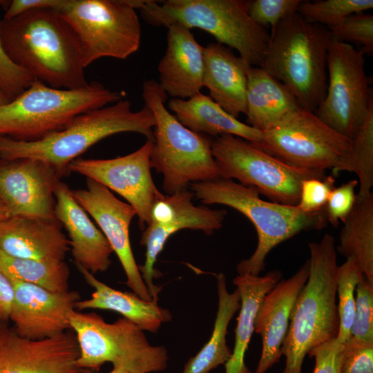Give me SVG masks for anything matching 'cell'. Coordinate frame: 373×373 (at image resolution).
<instances>
[{"label":"cell","mask_w":373,"mask_h":373,"mask_svg":"<svg viewBox=\"0 0 373 373\" xmlns=\"http://www.w3.org/2000/svg\"><path fill=\"white\" fill-rule=\"evenodd\" d=\"M0 37L10 59L35 79L60 89L88 84L79 42L59 10L37 8L2 19Z\"/></svg>","instance_id":"cell-1"},{"label":"cell","mask_w":373,"mask_h":373,"mask_svg":"<svg viewBox=\"0 0 373 373\" xmlns=\"http://www.w3.org/2000/svg\"><path fill=\"white\" fill-rule=\"evenodd\" d=\"M308 247L309 276L295 302L281 347L285 356L282 373H302L306 355L338 333L334 238L325 233Z\"/></svg>","instance_id":"cell-2"},{"label":"cell","mask_w":373,"mask_h":373,"mask_svg":"<svg viewBox=\"0 0 373 373\" xmlns=\"http://www.w3.org/2000/svg\"><path fill=\"white\" fill-rule=\"evenodd\" d=\"M155 126L154 115L148 106L133 111L131 102L123 98L82 113L64 129L37 141H17L0 136V158L41 160L55 166L64 176L70 173L68 166L73 160L104 138L133 132L153 139Z\"/></svg>","instance_id":"cell-3"},{"label":"cell","mask_w":373,"mask_h":373,"mask_svg":"<svg viewBox=\"0 0 373 373\" xmlns=\"http://www.w3.org/2000/svg\"><path fill=\"white\" fill-rule=\"evenodd\" d=\"M332 36L298 12L271 31L262 68L282 83L303 108L314 112L327 86V61Z\"/></svg>","instance_id":"cell-4"},{"label":"cell","mask_w":373,"mask_h":373,"mask_svg":"<svg viewBox=\"0 0 373 373\" xmlns=\"http://www.w3.org/2000/svg\"><path fill=\"white\" fill-rule=\"evenodd\" d=\"M249 0L138 1L143 19L156 27L179 23L199 28L235 49L250 66L262 67L270 35L249 16Z\"/></svg>","instance_id":"cell-5"},{"label":"cell","mask_w":373,"mask_h":373,"mask_svg":"<svg viewBox=\"0 0 373 373\" xmlns=\"http://www.w3.org/2000/svg\"><path fill=\"white\" fill-rule=\"evenodd\" d=\"M191 191L204 204H223L245 215L258 235L252 255L236 266L238 275L258 276L265 269L269 252L302 231L321 229L327 223L325 211L305 213L296 206L267 202L257 189L233 180L218 178L191 184Z\"/></svg>","instance_id":"cell-6"},{"label":"cell","mask_w":373,"mask_h":373,"mask_svg":"<svg viewBox=\"0 0 373 373\" xmlns=\"http://www.w3.org/2000/svg\"><path fill=\"white\" fill-rule=\"evenodd\" d=\"M166 97L156 80L144 82L142 98L155 119L151 167L162 175L165 193L172 194L190 184L218 179L220 174L212 154L213 139L182 124L166 107Z\"/></svg>","instance_id":"cell-7"},{"label":"cell","mask_w":373,"mask_h":373,"mask_svg":"<svg viewBox=\"0 0 373 373\" xmlns=\"http://www.w3.org/2000/svg\"><path fill=\"white\" fill-rule=\"evenodd\" d=\"M124 91L92 82L81 88L60 89L35 79L8 103L0 106V136L33 142L64 129L76 116L114 104Z\"/></svg>","instance_id":"cell-8"},{"label":"cell","mask_w":373,"mask_h":373,"mask_svg":"<svg viewBox=\"0 0 373 373\" xmlns=\"http://www.w3.org/2000/svg\"><path fill=\"white\" fill-rule=\"evenodd\" d=\"M79 346L77 365L99 370L106 363L128 373L161 372L169 359L164 346L150 344L144 331L125 318L107 323L95 312L73 310L68 315Z\"/></svg>","instance_id":"cell-9"},{"label":"cell","mask_w":373,"mask_h":373,"mask_svg":"<svg viewBox=\"0 0 373 373\" xmlns=\"http://www.w3.org/2000/svg\"><path fill=\"white\" fill-rule=\"evenodd\" d=\"M137 0H65L59 10L74 31L85 67L102 57L125 59L140 46Z\"/></svg>","instance_id":"cell-10"},{"label":"cell","mask_w":373,"mask_h":373,"mask_svg":"<svg viewBox=\"0 0 373 373\" xmlns=\"http://www.w3.org/2000/svg\"><path fill=\"white\" fill-rule=\"evenodd\" d=\"M211 150L220 178L255 187L273 202L296 206L302 182L325 177V171L291 166L254 143L232 135L216 137Z\"/></svg>","instance_id":"cell-11"},{"label":"cell","mask_w":373,"mask_h":373,"mask_svg":"<svg viewBox=\"0 0 373 373\" xmlns=\"http://www.w3.org/2000/svg\"><path fill=\"white\" fill-rule=\"evenodd\" d=\"M262 133L258 147L291 166L310 171L333 170L351 146L350 138L301 107Z\"/></svg>","instance_id":"cell-12"},{"label":"cell","mask_w":373,"mask_h":373,"mask_svg":"<svg viewBox=\"0 0 373 373\" xmlns=\"http://www.w3.org/2000/svg\"><path fill=\"white\" fill-rule=\"evenodd\" d=\"M327 69L326 93L314 113L330 128L351 139L373 104L364 54L352 44L332 38Z\"/></svg>","instance_id":"cell-13"},{"label":"cell","mask_w":373,"mask_h":373,"mask_svg":"<svg viewBox=\"0 0 373 373\" xmlns=\"http://www.w3.org/2000/svg\"><path fill=\"white\" fill-rule=\"evenodd\" d=\"M193 196L187 189L172 194L161 193L152 204L149 222L140 240V244L146 247L145 260L138 267L153 302L157 303L160 290L153 282L158 276L155 264L169 238L185 229L211 235L222 227L227 211L196 206Z\"/></svg>","instance_id":"cell-14"},{"label":"cell","mask_w":373,"mask_h":373,"mask_svg":"<svg viewBox=\"0 0 373 373\" xmlns=\"http://www.w3.org/2000/svg\"><path fill=\"white\" fill-rule=\"evenodd\" d=\"M153 139L135 151L112 159L78 157L68 166L74 172L92 179L123 197L135 211L142 230L148 224L152 204L161 192L151 173L150 154Z\"/></svg>","instance_id":"cell-15"},{"label":"cell","mask_w":373,"mask_h":373,"mask_svg":"<svg viewBox=\"0 0 373 373\" xmlns=\"http://www.w3.org/2000/svg\"><path fill=\"white\" fill-rule=\"evenodd\" d=\"M61 177L41 160L0 158V198L10 216L56 219L55 191Z\"/></svg>","instance_id":"cell-16"},{"label":"cell","mask_w":373,"mask_h":373,"mask_svg":"<svg viewBox=\"0 0 373 373\" xmlns=\"http://www.w3.org/2000/svg\"><path fill=\"white\" fill-rule=\"evenodd\" d=\"M71 193L97 223L116 254L126 276L128 287L142 299L153 301L135 260L130 242L129 227L136 216L135 209L117 198L105 186L90 178H86V189L71 190Z\"/></svg>","instance_id":"cell-17"},{"label":"cell","mask_w":373,"mask_h":373,"mask_svg":"<svg viewBox=\"0 0 373 373\" xmlns=\"http://www.w3.org/2000/svg\"><path fill=\"white\" fill-rule=\"evenodd\" d=\"M74 332L31 340L0 323V373H82Z\"/></svg>","instance_id":"cell-18"},{"label":"cell","mask_w":373,"mask_h":373,"mask_svg":"<svg viewBox=\"0 0 373 373\" xmlns=\"http://www.w3.org/2000/svg\"><path fill=\"white\" fill-rule=\"evenodd\" d=\"M11 283L14 298L10 320L19 335L43 340L67 332L68 315L80 300L79 292H56L27 283Z\"/></svg>","instance_id":"cell-19"},{"label":"cell","mask_w":373,"mask_h":373,"mask_svg":"<svg viewBox=\"0 0 373 373\" xmlns=\"http://www.w3.org/2000/svg\"><path fill=\"white\" fill-rule=\"evenodd\" d=\"M309 276L308 260L287 279H281L262 298L254 323L262 352L254 373H266L278 363L295 302Z\"/></svg>","instance_id":"cell-20"},{"label":"cell","mask_w":373,"mask_h":373,"mask_svg":"<svg viewBox=\"0 0 373 373\" xmlns=\"http://www.w3.org/2000/svg\"><path fill=\"white\" fill-rule=\"evenodd\" d=\"M55 198V218L68 232L76 266L93 274L106 271L111 265L110 257L113 251L102 231L90 220L66 184L59 182Z\"/></svg>","instance_id":"cell-21"},{"label":"cell","mask_w":373,"mask_h":373,"mask_svg":"<svg viewBox=\"0 0 373 373\" xmlns=\"http://www.w3.org/2000/svg\"><path fill=\"white\" fill-rule=\"evenodd\" d=\"M167 28V46L158 64L157 82L172 99H186L203 87L204 47L187 27L173 23Z\"/></svg>","instance_id":"cell-22"},{"label":"cell","mask_w":373,"mask_h":373,"mask_svg":"<svg viewBox=\"0 0 373 373\" xmlns=\"http://www.w3.org/2000/svg\"><path fill=\"white\" fill-rule=\"evenodd\" d=\"M57 219L10 216L0 222V250L13 257L64 260L69 240Z\"/></svg>","instance_id":"cell-23"},{"label":"cell","mask_w":373,"mask_h":373,"mask_svg":"<svg viewBox=\"0 0 373 373\" xmlns=\"http://www.w3.org/2000/svg\"><path fill=\"white\" fill-rule=\"evenodd\" d=\"M249 66L221 44L212 42L204 47L203 87L214 102L236 118L241 113L246 115Z\"/></svg>","instance_id":"cell-24"},{"label":"cell","mask_w":373,"mask_h":373,"mask_svg":"<svg viewBox=\"0 0 373 373\" xmlns=\"http://www.w3.org/2000/svg\"><path fill=\"white\" fill-rule=\"evenodd\" d=\"M77 268L94 291L89 298L76 303V310L97 309L113 311L122 314L143 331L152 333L157 332L162 323L171 320L170 311L160 307L157 303L144 300L134 293L113 289L85 269Z\"/></svg>","instance_id":"cell-25"},{"label":"cell","mask_w":373,"mask_h":373,"mask_svg":"<svg viewBox=\"0 0 373 373\" xmlns=\"http://www.w3.org/2000/svg\"><path fill=\"white\" fill-rule=\"evenodd\" d=\"M168 108L182 124L196 133L215 137L232 135L254 144L262 139V132L239 121L201 92L186 99H171Z\"/></svg>","instance_id":"cell-26"},{"label":"cell","mask_w":373,"mask_h":373,"mask_svg":"<svg viewBox=\"0 0 373 373\" xmlns=\"http://www.w3.org/2000/svg\"><path fill=\"white\" fill-rule=\"evenodd\" d=\"M300 108L292 93L263 68L247 70V122L264 132Z\"/></svg>","instance_id":"cell-27"},{"label":"cell","mask_w":373,"mask_h":373,"mask_svg":"<svg viewBox=\"0 0 373 373\" xmlns=\"http://www.w3.org/2000/svg\"><path fill=\"white\" fill-rule=\"evenodd\" d=\"M281 279L280 270H272L265 276L238 275L233 283L240 297L239 315L235 329V343L229 360L224 364L225 373H251L245 363V355L253 333L256 316L264 296Z\"/></svg>","instance_id":"cell-28"},{"label":"cell","mask_w":373,"mask_h":373,"mask_svg":"<svg viewBox=\"0 0 373 373\" xmlns=\"http://www.w3.org/2000/svg\"><path fill=\"white\" fill-rule=\"evenodd\" d=\"M218 307L213 329L209 341L185 364L182 373H209L231 358L232 351L227 344L229 324L240 307V297L236 289L230 293L227 287L226 276L216 275Z\"/></svg>","instance_id":"cell-29"},{"label":"cell","mask_w":373,"mask_h":373,"mask_svg":"<svg viewBox=\"0 0 373 373\" xmlns=\"http://www.w3.org/2000/svg\"><path fill=\"white\" fill-rule=\"evenodd\" d=\"M338 251L353 259L373 284V195L356 199L343 222Z\"/></svg>","instance_id":"cell-30"},{"label":"cell","mask_w":373,"mask_h":373,"mask_svg":"<svg viewBox=\"0 0 373 373\" xmlns=\"http://www.w3.org/2000/svg\"><path fill=\"white\" fill-rule=\"evenodd\" d=\"M0 272L10 281L27 283L56 292L69 291L70 269L64 260L20 258L0 250Z\"/></svg>","instance_id":"cell-31"},{"label":"cell","mask_w":373,"mask_h":373,"mask_svg":"<svg viewBox=\"0 0 373 373\" xmlns=\"http://www.w3.org/2000/svg\"><path fill=\"white\" fill-rule=\"evenodd\" d=\"M350 140L349 153L332 172L334 175L342 171L354 173L359 184L356 196L366 198L372 193L373 186V104L365 121Z\"/></svg>","instance_id":"cell-32"},{"label":"cell","mask_w":373,"mask_h":373,"mask_svg":"<svg viewBox=\"0 0 373 373\" xmlns=\"http://www.w3.org/2000/svg\"><path fill=\"white\" fill-rule=\"evenodd\" d=\"M365 275L356 263L350 258L338 265L336 274V295L339 329L337 339L345 343L350 336L355 316V289L357 284L365 278Z\"/></svg>","instance_id":"cell-33"},{"label":"cell","mask_w":373,"mask_h":373,"mask_svg":"<svg viewBox=\"0 0 373 373\" xmlns=\"http://www.w3.org/2000/svg\"><path fill=\"white\" fill-rule=\"evenodd\" d=\"M372 8V0L303 1L297 12L308 22L329 28L338 25L350 15Z\"/></svg>","instance_id":"cell-34"},{"label":"cell","mask_w":373,"mask_h":373,"mask_svg":"<svg viewBox=\"0 0 373 373\" xmlns=\"http://www.w3.org/2000/svg\"><path fill=\"white\" fill-rule=\"evenodd\" d=\"M332 38L347 44L362 46L363 54L373 52V15L364 12L354 13L340 23L328 28Z\"/></svg>","instance_id":"cell-35"},{"label":"cell","mask_w":373,"mask_h":373,"mask_svg":"<svg viewBox=\"0 0 373 373\" xmlns=\"http://www.w3.org/2000/svg\"><path fill=\"white\" fill-rule=\"evenodd\" d=\"M355 292V316L350 337L373 345V284L365 277L357 284Z\"/></svg>","instance_id":"cell-36"},{"label":"cell","mask_w":373,"mask_h":373,"mask_svg":"<svg viewBox=\"0 0 373 373\" xmlns=\"http://www.w3.org/2000/svg\"><path fill=\"white\" fill-rule=\"evenodd\" d=\"M301 0H249L248 11L251 18L271 31L283 19L297 12Z\"/></svg>","instance_id":"cell-37"},{"label":"cell","mask_w":373,"mask_h":373,"mask_svg":"<svg viewBox=\"0 0 373 373\" xmlns=\"http://www.w3.org/2000/svg\"><path fill=\"white\" fill-rule=\"evenodd\" d=\"M333 176L309 178L301 184L299 201L296 207L305 213L325 211L331 191L335 187Z\"/></svg>","instance_id":"cell-38"},{"label":"cell","mask_w":373,"mask_h":373,"mask_svg":"<svg viewBox=\"0 0 373 373\" xmlns=\"http://www.w3.org/2000/svg\"><path fill=\"white\" fill-rule=\"evenodd\" d=\"M358 184V180H352L331 191L325 211L327 220L333 227H338L339 222H343L352 211L356 199L355 189Z\"/></svg>","instance_id":"cell-39"},{"label":"cell","mask_w":373,"mask_h":373,"mask_svg":"<svg viewBox=\"0 0 373 373\" xmlns=\"http://www.w3.org/2000/svg\"><path fill=\"white\" fill-rule=\"evenodd\" d=\"M35 79L14 64L7 55L0 37V87L12 100L30 86Z\"/></svg>","instance_id":"cell-40"},{"label":"cell","mask_w":373,"mask_h":373,"mask_svg":"<svg viewBox=\"0 0 373 373\" xmlns=\"http://www.w3.org/2000/svg\"><path fill=\"white\" fill-rule=\"evenodd\" d=\"M339 373H373V345L349 337L343 344Z\"/></svg>","instance_id":"cell-41"},{"label":"cell","mask_w":373,"mask_h":373,"mask_svg":"<svg viewBox=\"0 0 373 373\" xmlns=\"http://www.w3.org/2000/svg\"><path fill=\"white\" fill-rule=\"evenodd\" d=\"M343 344L335 338L313 349L308 354L315 361L312 373H339Z\"/></svg>","instance_id":"cell-42"},{"label":"cell","mask_w":373,"mask_h":373,"mask_svg":"<svg viewBox=\"0 0 373 373\" xmlns=\"http://www.w3.org/2000/svg\"><path fill=\"white\" fill-rule=\"evenodd\" d=\"M65 0H12L7 5L3 19H12L25 12L37 8H51L59 10Z\"/></svg>","instance_id":"cell-43"},{"label":"cell","mask_w":373,"mask_h":373,"mask_svg":"<svg viewBox=\"0 0 373 373\" xmlns=\"http://www.w3.org/2000/svg\"><path fill=\"white\" fill-rule=\"evenodd\" d=\"M14 298V287L11 281L0 272V323L10 320Z\"/></svg>","instance_id":"cell-44"},{"label":"cell","mask_w":373,"mask_h":373,"mask_svg":"<svg viewBox=\"0 0 373 373\" xmlns=\"http://www.w3.org/2000/svg\"><path fill=\"white\" fill-rule=\"evenodd\" d=\"M10 217V214L0 198V222Z\"/></svg>","instance_id":"cell-45"},{"label":"cell","mask_w":373,"mask_h":373,"mask_svg":"<svg viewBox=\"0 0 373 373\" xmlns=\"http://www.w3.org/2000/svg\"><path fill=\"white\" fill-rule=\"evenodd\" d=\"M9 102H10V99L0 87V106L6 104Z\"/></svg>","instance_id":"cell-46"},{"label":"cell","mask_w":373,"mask_h":373,"mask_svg":"<svg viewBox=\"0 0 373 373\" xmlns=\"http://www.w3.org/2000/svg\"><path fill=\"white\" fill-rule=\"evenodd\" d=\"M108 373H128L124 370H117V369H113Z\"/></svg>","instance_id":"cell-47"}]
</instances>
